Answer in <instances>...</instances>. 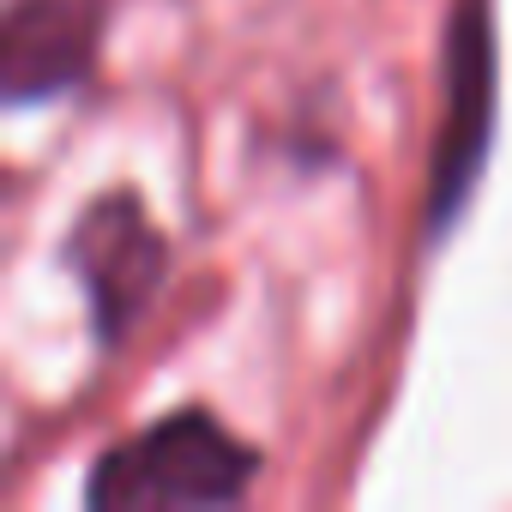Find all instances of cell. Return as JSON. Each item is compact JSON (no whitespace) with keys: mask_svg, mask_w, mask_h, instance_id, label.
<instances>
[{"mask_svg":"<svg viewBox=\"0 0 512 512\" xmlns=\"http://www.w3.org/2000/svg\"><path fill=\"white\" fill-rule=\"evenodd\" d=\"M260 452L235 440L211 410H175L157 428L109 446L85 482L97 512H157V506H229L253 488Z\"/></svg>","mask_w":512,"mask_h":512,"instance_id":"6da1fadb","label":"cell"},{"mask_svg":"<svg viewBox=\"0 0 512 512\" xmlns=\"http://www.w3.org/2000/svg\"><path fill=\"white\" fill-rule=\"evenodd\" d=\"M494 139V13L458 0L440 49V133L428 157V235L452 229Z\"/></svg>","mask_w":512,"mask_h":512,"instance_id":"7a4b0ae2","label":"cell"},{"mask_svg":"<svg viewBox=\"0 0 512 512\" xmlns=\"http://www.w3.org/2000/svg\"><path fill=\"white\" fill-rule=\"evenodd\" d=\"M67 266L85 284L97 338L103 344H121L127 326L163 290L169 247H163L157 223L145 217V205L133 193H109V199H97V205L79 211V223L67 235Z\"/></svg>","mask_w":512,"mask_h":512,"instance_id":"3957f363","label":"cell"},{"mask_svg":"<svg viewBox=\"0 0 512 512\" xmlns=\"http://www.w3.org/2000/svg\"><path fill=\"white\" fill-rule=\"evenodd\" d=\"M97 55V0H13L0 31L7 103H43L73 91Z\"/></svg>","mask_w":512,"mask_h":512,"instance_id":"277c9868","label":"cell"}]
</instances>
